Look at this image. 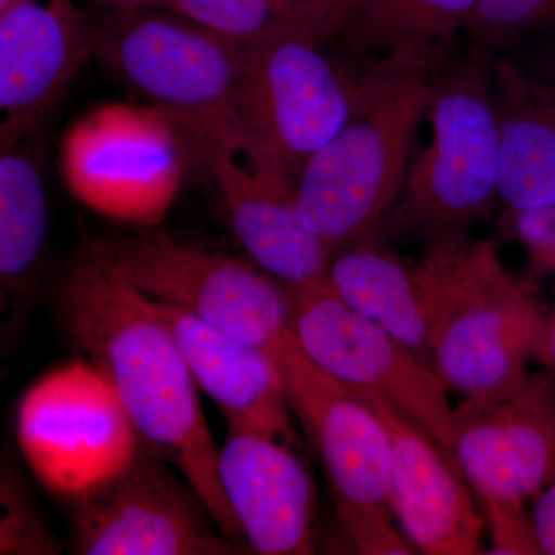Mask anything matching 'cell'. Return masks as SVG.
Listing matches in <instances>:
<instances>
[{
  "label": "cell",
  "mask_w": 555,
  "mask_h": 555,
  "mask_svg": "<svg viewBox=\"0 0 555 555\" xmlns=\"http://www.w3.org/2000/svg\"><path fill=\"white\" fill-rule=\"evenodd\" d=\"M284 383L292 412L323 462L335 507L390 511V440L377 411L312 360Z\"/></svg>",
  "instance_id": "cell-16"
},
{
  "label": "cell",
  "mask_w": 555,
  "mask_h": 555,
  "mask_svg": "<svg viewBox=\"0 0 555 555\" xmlns=\"http://www.w3.org/2000/svg\"><path fill=\"white\" fill-rule=\"evenodd\" d=\"M537 358L555 374V309L550 317H546L545 334H543Z\"/></svg>",
  "instance_id": "cell-30"
},
{
  "label": "cell",
  "mask_w": 555,
  "mask_h": 555,
  "mask_svg": "<svg viewBox=\"0 0 555 555\" xmlns=\"http://www.w3.org/2000/svg\"><path fill=\"white\" fill-rule=\"evenodd\" d=\"M298 452L258 434H228L219 448V481L254 553L315 551L317 489Z\"/></svg>",
  "instance_id": "cell-17"
},
{
  "label": "cell",
  "mask_w": 555,
  "mask_h": 555,
  "mask_svg": "<svg viewBox=\"0 0 555 555\" xmlns=\"http://www.w3.org/2000/svg\"><path fill=\"white\" fill-rule=\"evenodd\" d=\"M283 286L291 326L318 367L352 389L386 398L454 451L455 408L429 361L349 308L327 280Z\"/></svg>",
  "instance_id": "cell-10"
},
{
  "label": "cell",
  "mask_w": 555,
  "mask_h": 555,
  "mask_svg": "<svg viewBox=\"0 0 555 555\" xmlns=\"http://www.w3.org/2000/svg\"><path fill=\"white\" fill-rule=\"evenodd\" d=\"M20 2V0H0V11L9 9L13 3Z\"/></svg>",
  "instance_id": "cell-31"
},
{
  "label": "cell",
  "mask_w": 555,
  "mask_h": 555,
  "mask_svg": "<svg viewBox=\"0 0 555 555\" xmlns=\"http://www.w3.org/2000/svg\"><path fill=\"white\" fill-rule=\"evenodd\" d=\"M532 520L542 554L555 555V465L545 488L537 495Z\"/></svg>",
  "instance_id": "cell-29"
},
{
  "label": "cell",
  "mask_w": 555,
  "mask_h": 555,
  "mask_svg": "<svg viewBox=\"0 0 555 555\" xmlns=\"http://www.w3.org/2000/svg\"><path fill=\"white\" fill-rule=\"evenodd\" d=\"M94 53L73 0H20L0 11V150L30 138Z\"/></svg>",
  "instance_id": "cell-13"
},
{
  "label": "cell",
  "mask_w": 555,
  "mask_h": 555,
  "mask_svg": "<svg viewBox=\"0 0 555 555\" xmlns=\"http://www.w3.org/2000/svg\"><path fill=\"white\" fill-rule=\"evenodd\" d=\"M516 229L537 272L555 276V206L516 214Z\"/></svg>",
  "instance_id": "cell-28"
},
{
  "label": "cell",
  "mask_w": 555,
  "mask_h": 555,
  "mask_svg": "<svg viewBox=\"0 0 555 555\" xmlns=\"http://www.w3.org/2000/svg\"><path fill=\"white\" fill-rule=\"evenodd\" d=\"M357 392L385 423L390 440L389 507L412 546L427 555L480 553L485 516L478 513L454 452L386 398Z\"/></svg>",
  "instance_id": "cell-14"
},
{
  "label": "cell",
  "mask_w": 555,
  "mask_h": 555,
  "mask_svg": "<svg viewBox=\"0 0 555 555\" xmlns=\"http://www.w3.org/2000/svg\"><path fill=\"white\" fill-rule=\"evenodd\" d=\"M492 87L500 129L499 199L513 214L555 206V83L495 57Z\"/></svg>",
  "instance_id": "cell-19"
},
{
  "label": "cell",
  "mask_w": 555,
  "mask_h": 555,
  "mask_svg": "<svg viewBox=\"0 0 555 555\" xmlns=\"http://www.w3.org/2000/svg\"><path fill=\"white\" fill-rule=\"evenodd\" d=\"M436 297L430 364L469 416L516 393L531 377L546 315L507 272L492 241L467 232L427 241L416 262Z\"/></svg>",
  "instance_id": "cell-3"
},
{
  "label": "cell",
  "mask_w": 555,
  "mask_h": 555,
  "mask_svg": "<svg viewBox=\"0 0 555 555\" xmlns=\"http://www.w3.org/2000/svg\"><path fill=\"white\" fill-rule=\"evenodd\" d=\"M61 312L73 343L115 387L142 443L189 481L222 535L247 547L219 481V448L188 361L102 243L69 269Z\"/></svg>",
  "instance_id": "cell-1"
},
{
  "label": "cell",
  "mask_w": 555,
  "mask_h": 555,
  "mask_svg": "<svg viewBox=\"0 0 555 555\" xmlns=\"http://www.w3.org/2000/svg\"><path fill=\"white\" fill-rule=\"evenodd\" d=\"M454 455L485 506L526 505L555 465V374L531 375L513 396L455 416Z\"/></svg>",
  "instance_id": "cell-15"
},
{
  "label": "cell",
  "mask_w": 555,
  "mask_h": 555,
  "mask_svg": "<svg viewBox=\"0 0 555 555\" xmlns=\"http://www.w3.org/2000/svg\"><path fill=\"white\" fill-rule=\"evenodd\" d=\"M102 246L147 297L259 347L278 366L299 346L286 288L246 262L167 233H142Z\"/></svg>",
  "instance_id": "cell-9"
},
{
  "label": "cell",
  "mask_w": 555,
  "mask_h": 555,
  "mask_svg": "<svg viewBox=\"0 0 555 555\" xmlns=\"http://www.w3.org/2000/svg\"><path fill=\"white\" fill-rule=\"evenodd\" d=\"M349 0H306L286 24L246 47L238 118L299 178L352 115L358 73L332 54Z\"/></svg>",
  "instance_id": "cell-4"
},
{
  "label": "cell",
  "mask_w": 555,
  "mask_h": 555,
  "mask_svg": "<svg viewBox=\"0 0 555 555\" xmlns=\"http://www.w3.org/2000/svg\"><path fill=\"white\" fill-rule=\"evenodd\" d=\"M494 53L470 46L441 54L426 118L433 137L411 164L392 217L427 241L467 232L499 199L500 129L492 87Z\"/></svg>",
  "instance_id": "cell-5"
},
{
  "label": "cell",
  "mask_w": 555,
  "mask_h": 555,
  "mask_svg": "<svg viewBox=\"0 0 555 555\" xmlns=\"http://www.w3.org/2000/svg\"><path fill=\"white\" fill-rule=\"evenodd\" d=\"M478 0H349L339 42L364 61L433 53L467 30Z\"/></svg>",
  "instance_id": "cell-21"
},
{
  "label": "cell",
  "mask_w": 555,
  "mask_h": 555,
  "mask_svg": "<svg viewBox=\"0 0 555 555\" xmlns=\"http://www.w3.org/2000/svg\"><path fill=\"white\" fill-rule=\"evenodd\" d=\"M0 554L49 555L60 553L49 528L11 474H3L0 489Z\"/></svg>",
  "instance_id": "cell-25"
},
{
  "label": "cell",
  "mask_w": 555,
  "mask_h": 555,
  "mask_svg": "<svg viewBox=\"0 0 555 555\" xmlns=\"http://www.w3.org/2000/svg\"><path fill=\"white\" fill-rule=\"evenodd\" d=\"M184 134L178 122L150 105H101L65 134V184L102 217L156 228L181 192L188 167Z\"/></svg>",
  "instance_id": "cell-8"
},
{
  "label": "cell",
  "mask_w": 555,
  "mask_h": 555,
  "mask_svg": "<svg viewBox=\"0 0 555 555\" xmlns=\"http://www.w3.org/2000/svg\"><path fill=\"white\" fill-rule=\"evenodd\" d=\"M16 430L39 483L72 505L118 478L142 444L115 387L89 358L40 377L22 397Z\"/></svg>",
  "instance_id": "cell-7"
},
{
  "label": "cell",
  "mask_w": 555,
  "mask_h": 555,
  "mask_svg": "<svg viewBox=\"0 0 555 555\" xmlns=\"http://www.w3.org/2000/svg\"><path fill=\"white\" fill-rule=\"evenodd\" d=\"M440 56L438 50L366 61L352 115L299 173V214L331 257L372 243L392 217Z\"/></svg>",
  "instance_id": "cell-2"
},
{
  "label": "cell",
  "mask_w": 555,
  "mask_h": 555,
  "mask_svg": "<svg viewBox=\"0 0 555 555\" xmlns=\"http://www.w3.org/2000/svg\"><path fill=\"white\" fill-rule=\"evenodd\" d=\"M343 534L361 555H409L414 546L390 524L389 511L337 509Z\"/></svg>",
  "instance_id": "cell-26"
},
{
  "label": "cell",
  "mask_w": 555,
  "mask_h": 555,
  "mask_svg": "<svg viewBox=\"0 0 555 555\" xmlns=\"http://www.w3.org/2000/svg\"><path fill=\"white\" fill-rule=\"evenodd\" d=\"M150 302L173 335L196 385L224 416L229 434H258L297 451L302 448L275 358L175 306L153 298Z\"/></svg>",
  "instance_id": "cell-18"
},
{
  "label": "cell",
  "mask_w": 555,
  "mask_h": 555,
  "mask_svg": "<svg viewBox=\"0 0 555 555\" xmlns=\"http://www.w3.org/2000/svg\"><path fill=\"white\" fill-rule=\"evenodd\" d=\"M306 0H142L170 11L238 46L250 47L286 24Z\"/></svg>",
  "instance_id": "cell-23"
},
{
  "label": "cell",
  "mask_w": 555,
  "mask_h": 555,
  "mask_svg": "<svg viewBox=\"0 0 555 555\" xmlns=\"http://www.w3.org/2000/svg\"><path fill=\"white\" fill-rule=\"evenodd\" d=\"M30 138L0 150V280L3 297H16L38 268L47 225L46 179Z\"/></svg>",
  "instance_id": "cell-22"
},
{
  "label": "cell",
  "mask_w": 555,
  "mask_h": 555,
  "mask_svg": "<svg viewBox=\"0 0 555 555\" xmlns=\"http://www.w3.org/2000/svg\"><path fill=\"white\" fill-rule=\"evenodd\" d=\"M326 280L349 308L430 363L436 298L418 266L372 241L335 254Z\"/></svg>",
  "instance_id": "cell-20"
},
{
  "label": "cell",
  "mask_w": 555,
  "mask_h": 555,
  "mask_svg": "<svg viewBox=\"0 0 555 555\" xmlns=\"http://www.w3.org/2000/svg\"><path fill=\"white\" fill-rule=\"evenodd\" d=\"M73 507L76 554L228 555L244 550L221 534L189 481L144 443L118 478Z\"/></svg>",
  "instance_id": "cell-12"
},
{
  "label": "cell",
  "mask_w": 555,
  "mask_h": 555,
  "mask_svg": "<svg viewBox=\"0 0 555 555\" xmlns=\"http://www.w3.org/2000/svg\"><path fill=\"white\" fill-rule=\"evenodd\" d=\"M236 240L283 284L326 280L331 254L299 214L298 178L238 116L199 144Z\"/></svg>",
  "instance_id": "cell-11"
},
{
  "label": "cell",
  "mask_w": 555,
  "mask_h": 555,
  "mask_svg": "<svg viewBox=\"0 0 555 555\" xmlns=\"http://www.w3.org/2000/svg\"><path fill=\"white\" fill-rule=\"evenodd\" d=\"M555 31V0H478L469 22L470 46L494 53L518 33Z\"/></svg>",
  "instance_id": "cell-24"
},
{
  "label": "cell",
  "mask_w": 555,
  "mask_h": 555,
  "mask_svg": "<svg viewBox=\"0 0 555 555\" xmlns=\"http://www.w3.org/2000/svg\"><path fill=\"white\" fill-rule=\"evenodd\" d=\"M94 53L198 145L238 116L246 47L170 11L119 9L94 28Z\"/></svg>",
  "instance_id": "cell-6"
},
{
  "label": "cell",
  "mask_w": 555,
  "mask_h": 555,
  "mask_svg": "<svg viewBox=\"0 0 555 555\" xmlns=\"http://www.w3.org/2000/svg\"><path fill=\"white\" fill-rule=\"evenodd\" d=\"M485 520L491 532V554H542L534 520L526 513V505L485 506Z\"/></svg>",
  "instance_id": "cell-27"
}]
</instances>
